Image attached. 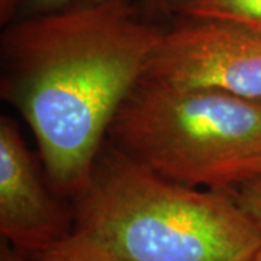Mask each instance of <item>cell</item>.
Listing matches in <instances>:
<instances>
[{
  "label": "cell",
  "mask_w": 261,
  "mask_h": 261,
  "mask_svg": "<svg viewBox=\"0 0 261 261\" xmlns=\"http://www.w3.org/2000/svg\"><path fill=\"white\" fill-rule=\"evenodd\" d=\"M142 77L261 100V32L218 19L173 18Z\"/></svg>",
  "instance_id": "4"
},
{
  "label": "cell",
  "mask_w": 261,
  "mask_h": 261,
  "mask_svg": "<svg viewBox=\"0 0 261 261\" xmlns=\"http://www.w3.org/2000/svg\"><path fill=\"white\" fill-rule=\"evenodd\" d=\"M106 141L168 180L232 193L261 178V100L142 77Z\"/></svg>",
  "instance_id": "3"
},
{
  "label": "cell",
  "mask_w": 261,
  "mask_h": 261,
  "mask_svg": "<svg viewBox=\"0 0 261 261\" xmlns=\"http://www.w3.org/2000/svg\"><path fill=\"white\" fill-rule=\"evenodd\" d=\"M170 19H218L261 32V0H167Z\"/></svg>",
  "instance_id": "6"
},
{
  "label": "cell",
  "mask_w": 261,
  "mask_h": 261,
  "mask_svg": "<svg viewBox=\"0 0 261 261\" xmlns=\"http://www.w3.org/2000/svg\"><path fill=\"white\" fill-rule=\"evenodd\" d=\"M237 202L261 228V178L244 183L232 192Z\"/></svg>",
  "instance_id": "9"
},
{
  "label": "cell",
  "mask_w": 261,
  "mask_h": 261,
  "mask_svg": "<svg viewBox=\"0 0 261 261\" xmlns=\"http://www.w3.org/2000/svg\"><path fill=\"white\" fill-rule=\"evenodd\" d=\"M87 2H100V0H25L27 8L31 10V15L35 13H47L54 10L64 9L73 5L87 3ZM140 3L145 13L154 20L170 19L167 9V0H135Z\"/></svg>",
  "instance_id": "8"
},
{
  "label": "cell",
  "mask_w": 261,
  "mask_h": 261,
  "mask_svg": "<svg viewBox=\"0 0 261 261\" xmlns=\"http://www.w3.org/2000/svg\"><path fill=\"white\" fill-rule=\"evenodd\" d=\"M27 261H128L118 257L102 245L73 231L47 251L28 257Z\"/></svg>",
  "instance_id": "7"
},
{
  "label": "cell",
  "mask_w": 261,
  "mask_h": 261,
  "mask_svg": "<svg viewBox=\"0 0 261 261\" xmlns=\"http://www.w3.org/2000/svg\"><path fill=\"white\" fill-rule=\"evenodd\" d=\"M0 261H27V257L15 250L8 241L2 240L0 245Z\"/></svg>",
  "instance_id": "10"
},
{
  "label": "cell",
  "mask_w": 261,
  "mask_h": 261,
  "mask_svg": "<svg viewBox=\"0 0 261 261\" xmlns=\"http://www.w3.org/2000/svg\"><path fill=\"white\" fill-rule=\"evenodd\" d=\"M166 27L135 0H100L13 20L2 34V96L35 138L58 195L80 190Z\"/></svg>",
  "instance_id": "1"
},
{
  "label": "cell",
  "mask_w": 261,
  "mask_h": 261,
  "mask_svg": "<svg viewBox=\"0 0 261 261\" xmlns=\"http://www.w3.org/2000/svg\"><path fill=\"white\" fill-rule=\"evenodd\" d=\"M74 232L128 261H245L261 228L228 192L168 180L106 141L71 197Z\"/></svg>",
  "instance_id": "2"
},
{
  "label": "cell",
  "mask_w": 261,
  "mask_h": 261,
  "mask_svg": "<svg viewBox=\"0 0 261 261\" xmlns=\"http://www.w3.org/2000/svg\"><path fill=\"white\" fill-rule=\"evenodd\" d=\"M245 261H261V247L257 250V251L254 252V254H252L248 260H245Z\"/></svg>",
  "instance_id": "11"
},
{
  "label": "cell",
  "mask_w": 261,
  "mask_h": 261,
  "mask_svg": "<svg viewBox=\"0 0 261 261\" xmlns=\"http://www.w3.org/2000/svg\"><path fill=\"white\" fill-rule=\"evenodd\" d=\"M74 231L73 206L48 180L18 125L0 119V233L27 258L47 251Z\"/></svg>",
  "instance_id": "5"
}]
</instances>
